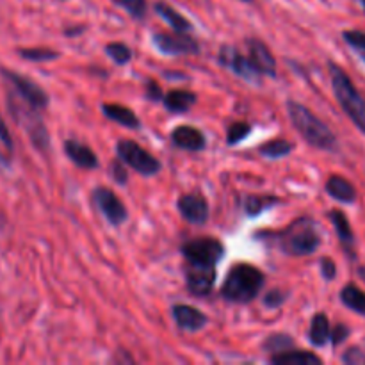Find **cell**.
<instances>
[{"label": "cell", "instance_id": "cell-1", "mask_svg": "<svg viewBox=\"0 0 365 365\" xmlns=\"http://www.w3.org/2000/svg\"><path fill=\"white\" fill-rule=\"evenodd\" d=\"M287 114L296 130L303 135V139L310 146H314L317 150H323V152H337V135L309 107L296 102V100H287Z\"/></svg>", "mask_w": 365, "mask_h": 365}, {"label": "cell", "instance_id": "cell-10", "mask_svg": "<svg viewBox=\"0 0 365 365\" xmlns=\"http://www.w3.org/2000/svg\"><path fill=\"white\" fill-rule=\"evenodd\" d=\"M93 202H95L96 209L103 214V217H106L113 227H120V225H123L125 221H127V207H125L123 202L114 195L113 189L96 187L95 191H93Z\"/></svg>", "mask_w": 365, "mask_h": 365}, {"label": "cell", "instance_id": "cell-24", "mask_svg": "<svg viewBox=\"0 0 365 365\" xmlns=\"http://www.w3.org/2000/svg\"><path fill=\"white\" fill-rule=\"evenodd\" d=\"M328 217H330V221L334 223L335 232H337L339 235V241L346 246V250H351V246L355 245V235H353L351 225H349L346 214L341 212V210H330V212H328Z\"/></svg>", "mask_w": 365, "mask_h": 365}, {"label": "cell", "instance_id": "cell-17", "mask_svg": "<svg viewBox=\"0 0 365 365\" xmlns=\"http://www.w3.org/2000/svg\"><path fill=\"white\" fill-rule=\"evenodd\" d=\"M64 152H66L68 159L73 160L78 168H86V170L98 168V157L84 143H78L75 139H66L64 141Z\"/></svg>", "mask_w": 365, "mask_h": 365}, {"label": "cell", "instance_id": "cell-29", "mask_svg": "<svg viewBox=\"0 0 365 365\" xmlns=\"http://www.w3.org/2000/svg\"><path fill=\"white\" fill-rule=\"evenodd\" d=\"M20 57L27 61H34V63H45V61H53L61 56L57 50L52 48H20L18 50Z\"/></svg>", "mask_w": 365, "mask_h": 365}, {"label": "cell", "instance_id": "cell-33", "mask_svg": "<svg viewBox=\"0 0 365 365\" xmlns=\"http://www.w3.org/2000/svg\"><path fill=\"white\" fill-rule=\"evenodd\" d=\"M342 38L348 45H351L353 48L365 52V32L362 31H346L342 32Z\"/></svg>", "mask_w": 365, "mask_h": 365}, {"label": "cell", "instance_id": "cell-43", "mask_svg": "<svg viewBox=\"0 0 365 365\" xmlns=\"http://www.w3.org/2000/svg\"><path fill=\"white\" fill-rule=\"evenodd\" d=\"M360 2H362V6H364V11H365V0H360Z\"/></svg>", "mask_w": 365, "mask_h": 365}, {"label": "cell", "instance_id": "cell-23", "mask_svg": "<svg viewBox=\"0 0 365 365\" xmlns=\"http://www.w3.org/2000/svg\"><path fill=\"white\" fill-rule=\"evenodd\" d=\"M271 362L278 365H319L323 360L312 351H284L271 355Z\"/></svg>", "mask_w": 365, "mask_h": 365}, {"label": "cell", "instance_id": "cell-26", "mask_svg": "<svg viewBox=\"0 0 365 365\" xmlns=\"http://www.w3.org/2000/svg\"><path fill=\"white\" fill-rule=\"evenodd\" d=\"M294 145L287 139H273V141L266 143V145L260 146V155L267 157V159H282V157L289 155L292 152Z\"/></svg>", "mask_w": 365, "mask_h": 365}, {"label": "cell", "instance_id": "cell-8", "mask_svg": "<svg viewBox=\"0 0 365 365\" xmlns=\"http://www.w3.org/2000/svg\"><path fill=\"white\" fill-rule=\"evenodd\" d=\"M0 73H2V77L13 86L14 93H16L24 102H27L29 106H32L38 110L46 109L50 100H48V95H46V91L41 88V86L36 84L34 81H31V78L25 77V75L16 73V71L13 70H6V68H2Z\"/></svg>", "mask_w": 365, "mask_h": 365}, {"label": "cell", "instance_id": "cell-44", "mask_svg": "<svg viewBox=\"0 0 365 365\" xmlns=\"http://www.w3.org/2000/svg\"><path fill=\"white\" fill-rule=\"evenodd\" d=\"M360 53H362V57H364V61H365V52H360Z\"/></svg>", "mask_w": 365, "mask_h": 365}, {"label": "cell", "instance_id": "cell-12", "mask_svg": "<svg viewBox=\"0 0 365 365\" xmlns=\"http://www.w3.org/2000/svg\"><path fill=\"white\" fill-rule=\"evenodd\" d=\"M214 284H216V267L185 264V285L192 296L205 298L212 292Z\"/></svg>", "mask_w": 365, "mask_h": 365}, {"label": "cell", "instance_id": "cell-6", "mask_svg": "<svg viewBox=\"0 0 365 365\" xmlns=\"http://www.w3.org/2000/svg\"><path fill=\"white\" fill-rule=\"evenodd\" d=\"M116 153L121 163L130 166L132 170L138 171L143 177H153V175H157L160 171L159 159L150 155L141 145H138L132 139H121V141H118Z\"/></svg>", "mask_w": 365, "mask_h": 365}, {"label": "cell", "instance_id": "cell-35", "mask_svg": "<svg viewBox=\"0 0 365 365\" xmlns=\"http://www.w3.org/2000/svg\"><path fill=\"white\" fill-rule=\"evenodd\" d=\"M109 173H110V177L118 182V184H121V185L127 184V180H128L127 166H121V163H118V160L110 163Z\"/></svg>", "mask_w": 365, "mask_h": 365}, {"label": "cell", "instance_id": "cell-22", "mask_svg": "<svg viewBox=\"0 0 365 365\" xmlns=\"http://www.w3.org/2000/svg\"><path fill=\"white\" fill-rule=\"evenodd\" d=\"M331 337V328H330V319H328L327 314L317 312L316 316L310 321L309 328V341L312 342L316 348H324V346L330 342Z\"/></svg>", "mask_w": 365, "mask_h": 365}, {"label": "cell", "instance_id": "cell-42", "mask_svg": "<svg viewBox=\"0 0 365 365\" xmlns=\"http://www.w3.org/2000/svg\"><path fill=\"white\" fill-rule=\"evenodd\" d=\"M239 2H253V0H239Z\"/></svg>", "mask_w": 365, "mask_h": 365}, {"label": "cell", "instance_id": "cell-2", "mask_svg": "<svg viewBox=\"0 0 365 365\" xmlns=\"http://www.w3.org/2000/svg\"><path fill=\"white\" fill-rule=\"evenodd\" d=\"M266 285V274L250 264H235L227 274L221 294L232 303H250Z\"/></svg>", "mask_w": 365, "mask_h": 365}, {"label": "cell", "instance_id": "cell-14", "mask_svg": "<svg viewBox=\"0 0 365 365\" xmlns=\"http://www.w3.org/2000/svg\"><path fill=\"white\" fill-rule=\"evenodd\" d=\"M248 48H250V59H252L253 66L260 71L262 75H269L274 77L277 75V59L271 53L269 46L259 38H250L248 39Z\"/></svg>", "mask_w": 365, "mask_h": 365}, {"label": "cell", "instance_id": "cell-38", "mask_svg": "<svg viewBox=\"0 0 365 365\" xmlns=\"http://www.w3.org/2000/svg\"><path fill=\"white\" fill-rule=\"evenodd\" d=\"M0 145L6 148L7 153L13 152V148H14L13 139H11V134H9V128H7V125L4 123L2 116H0Z\"/></svg>", "mask_w": 365, "mask_h": 365}, {"label": "cell", "instance_id": "cell-27", "mask_svg": "<svg viewBox=\"0 0 365 365\" xmlns=\"http://www.w3.org/2000/svg\"><path fill=\"white\" fill-rule=\"evenodd\" d=\"M292 348H294V341L287 334H273L262 342V349L271 355H278V353L289 351Z\"/></svg>", "mask_w": 365, "mask_h": 365}, {"label": "cell", "instance_id": "cell-16", "mask_svg": "<svg viewBox=\"0 0 365 365\" xmlns=\"http://www.w3.org/2000/svg\"><path fill=\"white\" fill-rule=\"evenodd\" d=\"M171 141L177 148L187 150V152H202L207 146L203 132L195 127H189V125H182V127L175 128L171 132Z\"/></svg>", "mask_w": 365, "mask_h": 365}, {"label": "cell", "instance_id": "cell-11", "mask_svg": "<svg viewBox=\"0 0 365 365\" xmlns=\"http://www.w3.org/2000/svg\"><path fill=\"white\" fill-rule=\"evenodd\" d=\"M220 63L225 68L234 71L235 75H239L241 78H245L250 84H260V78L262 73L253 66L252 59L246 56H242L235 46H223L220 52Z\"/></svg>", "mask_w": 365, "mask_h": 365}, {"label": "cell", "instance_id": "cell-7", "mask_svg": "<svg viewBox=\"0 0 365 365\" xmlns=\"http://www.w3.org/2000/svg\"><path fill=\"white\" fill-rule=\"evenodd\" d=\"M182 255H184L185 264L216 267V264L225 257V246L214 237L192 239L182 245Z\"/></svg>", "mask_w": 365, "mask_h": 365}, {"label": "cell", "instance_id": "cell-13", "mask_svg": "<svg viewBox=\"0 0 365 365\" xmlns=\"http://www.w3.org/2000/svg\"><path fill=\"white\" fill-rule=\"evenodd\" d=\"M178 210H180L182 217L192 225H203L209 220V203H207L205 196L200 192H189V195H182L177 202Z\"/></svg>", "mask_w": 365, "mask_h": 365}, {"label": "cell", "instance_id": "cell-30", "mask_svg": "<svg viewBox=\"0 0 365 365\" xmlns=\"http://www.w3.org/2000/svg\"><path fill=\"white\" fill-rule=\"evenodd\" d=\"M106 52L116 64H127L132 61V50L130 46H127L125 43H109V45L106 46Z\"/></svg>", "mask_w": 365, "mask_h": 365}, {"label": "cell", "instance_id": "cell-28", "mask_svg": "<svg viewBox=\"0 0 365 365\" xmlns=\"http://www.w3.org/2000/svg\"><path fill=\"white\" fill-rule=\"evenodd\" d=\"M280 200L274 198V196H260V195H250L245 200V210L248 216H257L262 210L269 209L271 205L278 203Z\"/></svg>", "mask_w": 365, "mask_h": 365}, {"label": "cell", "instance_id": "cell-21", "mask_svg": "<svg viewBox=\"0 0 365 365\" xmlns=\"http://www.w3.org/2000/svg\"><path fill=\"white\" fill-rule=\"evenodd\" d=\"M153 9H155V13L159 14L163 20H166L168 24H170V27L173 29L175 32H187L189 34V32L195 31V27H192L191 21H189L184 14L178 13L173 6H170V4L155 2Z\"/></svg>", "mask_w": 365, "mask_h": 365}, {"label": "cell", "instance_id": "cell-32", "mask_svg": "<svg viewBox=\"0 0 365 365\" xmlns=\"http://www.w3.org/2000/svg\"><path fill=\"white\" fill-rule=\"evenodd\" d=\"M250 132H252V125H248L246 121H235V123H232L230 127H228L227 143L230 146L237 145V143H241L242 139L248 138Z\"/></svg>", "mask_w": 365, "mask_h": 365}, {"label": "cell", "instance_id": "cell-40", "mask_svg": "<svg viewBox=\"0 0 365 365\" xmlns=\"http://www.w3.org/2000/svg\"><path fill=\"white\" fill-rule=\"evenodd\" d=\"M342 360H344L346 364H359V362H362V351H360V348L348 349V351L344 353V356H342Z\"/></svg>", "mask_w": 365, "mask_h": 365}, {"label": "cell", "instance_id": "cell-20", "mask_svg": "<svg viewBox=\"0 0 365 365\" xmlns=\"http://www.w3.org/2000/svg\"><path fill=\"white\" fill-rule=\"evenodd\" d=\"M102 113L106 114V118L116 121L121 127L132 128V130L141 127V121L135 116L134 110L125 106H120V103H102Z\"/></svg>", "mask_w": 365, "mask_h": 365}, {"label": "cell", "instance_id": "cell-19", "mask_svg": "<svg viewBox=\"0 0 365 365\" xmlns=\"http://www.w3.org/2000/svg\"><path fill=\"white\" fill-rule=\"evenodd\" d=\"M328 195L334 200L341 203H355L356 200V189L355 185L349 180H346L341 175H331L327 180V185H324Z\"/></svg>", "mask_w": 365, "mask_h": 365}, {"label": "cell", "instance_id": "cell-5", "mask_svg": "<svg viewBox=\"0 0 365 365\" xmlns=\"http://www.w3.org/2000/svg\"><path fill=\"white\" fill-rule=\"evenodd\" d=\"M7 106H9V113L13 114L14 120L18 121V125H21L24 130L27 132L32 146H34L38 152H48L50 135L45 123H43V120L39 118V110L34 109L32 106H29L27 102H24L16 93H9V96H7Z\"/></svg>", "mask_w": 365, "mask_h": 365}, {"label": "cell", "instance_id": "cell-4", "mask_svg": "<svg viewBox=\"0 0 365 365\" xmlns=\"http://www.w3.org/2000/svg\"><path fill=\"white\" fill-rule=\"evenodd\" d=\"M330 77L331 88L341 107L348 114L349 120L356 125V128L365 134V98L362 93L356 89L349 75L335 63H330Z\"/></svg>", "mask_w": 365, "mask_h": 365}, {"label": "cell", "instance_id": "cell-25", "mask_svg": "<svg viewBox=\"0 0 365 365\" xmlns=\"http://www.w3.org/2000/svg\"><path fill=\"white\" fill-rule=\"evenodd\" d=\"M341 302L353 312L365 316V292L356 285L348 284L341 291Z\"/></svg>", "mask_w": 365, "mask_h": 365}, {"label": "cell", "instance_id": "cell-37", "mask_svg": "<svg viewBox=\"0 0 365 365\" xmlns=\"http://www.w3.org/2000/svg\"><path fill=\"white\" fill-rule=\"evenodd\" d=\"M321 274H323L324 280H334L337 277V266H335V262L330 257L321 259Z\"/></svg>", "mask_w": 365, "mask_h": 365}, {"label": "cell", "instance_id": "cell-31", "mask_svg": "<svg viewBox=\"0 0 365 365\" xmlns=\"http://www.w3.org/2000/svg\"><path fill=\"white\" fill-rule=\"evenodd\" d=\"M114 4L127 11L134 20H143L146 16V11H148L146 0H114Z\"/></svg>", "mask_w": 365, "mask_h": 365}, {"label": "cell", "instance_id": "cell-41", "mask_svg": "<svg viewBox=\"0 0 365 365\" xmlns=\"http://www.w3.org/2000/svg\"><path fill=\"white\" fill-rule=\"evenodd\" d=\"M84 31V27H70V29H66V31H64V34L66 36H70V38H73V36H77V34H81V32Z\"/></svg>", "mask_w": 365, "mask_h": 365}, {"label": "cell", "instance_id": "cell-36", "mask_svg": "<svg viewBox=\"0 0 365 365\" xmlns=\"http://www.w3.org/2000/svg\"><path fill=\"white\" fill-rule=\"evenodd\" d=\"M145 96L152 102H159V100L164 98V93L155 81H148L145 84Z\"/></svg>", "mask_w": 365, "mask_h": 365}, {"label": "cell", "instance_id": "cell-15", "mask_svg": "<svg viewBox=\"0 0 365 365\" xmlns=\"http://www.w3.org/2000/svg\"><path fill=\"white\" fill-rule=\"evenodd\" d=\"M171 316H173L177 327L184 331H198L209 323V317L202 310L191 305H173Z\"/></svg>", "mask_w": 365, "mask_h": 365}, {"label": "cell", "instance_id": "cell-9", "mask_svg": "<svg viewBox=\"0 0 365 365\" xmlns=\"http://www.w3.org/2000/svg\"><path fill=\"white\" fill-rule=\"evenodd\" d=\"M153 45L164 56H198L200 43L195 38L187 36V32H157L153 34Z\"/></svg>", "mask_w": 365, "mask_h": 365}, {"label": "cell", "instance_id": "cell-3", "mask_svg": "<svg viewBox=\"0 0 365 365\" xmlns=\"http://www.w3.org/2000/svg\"><path fill=\"white\" fill-rule=\"evenodd\" d=\"M278 248L292 257H307L317 252L321 246V234L316 221L310 217H299L274 237Z\"/></svg>", "mask_w": 365, "mask_h": 365}, {"label": "cell", "instance_id": "cell-39", "mask_svg": "<svg viewBox=\"0 0 365 365\" xmlns=\"http://www.w3.org/2000/svg\"><path fill=\"white\" fill-rule=\"evenodd\" d=\"M348 335H349V328L344 327V324H339V327H335L334 330H331V337H330L331 344L334 346L342 344V342L348 339Z\"/></svg>", "mask_w": 365, "mask_h": 365}, {"label": "cell", "instance_id": "cell-34", "mask_svg": "<svg viewBox=\"0 0 365 365\" xmlns=\"http://www.w3.org/2000/svg\"><path fill=\"white\" fill-rule=\"evenodd\" d=\"M285 292L280 291V289H273V291H269L266 294V298H264V305L267 307V309H278V307L284 305L285 302Z\"/></svg>", "mask_w": 365, "mask_h": 365}, {"label": "cell", "instance_id": "cell-18", "mask_svg": "<svg viewBox=\"0 0 365 365\" xmlns=\"http://www.w3.org/2000/svg\"><path fill=\"white\" fill-rule=\"evenodd\" d=\"M163 102L164 107H166L170 113L182 114L187 113V110L198 102V96H196V93L187 91V89H171L170 93L164 95Z\"/></svg>", "mask_w": 365, "mask_h": 365}]
</instances>
